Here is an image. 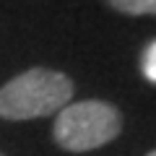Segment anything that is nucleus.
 <instances>
[{
	"mask_svg": "<svg viewBox=\"0 0 156 156\" xmlns=\"http://www.w3.org/2000/svg\"><path fill=\"white\" fill-rule=\"evenodd\" d=\"M73 99V81L60 70L31 68L18 73L0 89V117L3 120H34L60 112Z\"/></svg>",
	"mask_w": 156,
	"mask_h": 156,
	"instance_id": "1",
	"label": "nucleus"
},
{
	"mask_svg": "<svg viewBox=\"0 0 156 156\" xmlns=\"http://www.w3.org/2000/svg\"><path fill=\"white\" fill-rule=\"evenodd\" d=\"M122 130V115L101 99H86V101H70L65 104L55 117L52 138L60 148L83 154L94 151L115 140Z\"/></svg>",
	"mask_w": 156,
	"mask_h": 156,
	"instance_id": "2",
	"label": "nucleus"
},
{
	"mask_svg": "<svg viewBox=\"0 0 156 156\" xmlns=\"http://www.w3.org/2000/svg\"><path fill=\"white\" fill-rule=\"evenodd\" d=\"M107 3L128 16H156V0H107Z\"/></svg>",
	"mask_w": 156,
	"mask_h": 156,
	"instance_id": "3",
	"label": "nucleus"
},
{
	"mask_svg": "<svg viewBox=\"0 0 156 156\" xmlns=\"http://www.w3.org/2000/svg\"><path fill=\"white\" fill-rule=\"evenodd\" d=\"M143 73L151 83H156V42H151L143 55Z\"/></svg>",
	"mask_w": 156,
	"mask_h": 156,
	"instance_id": "4",
	"label": "nucleus"
},
{
	"mask_svg": "<svg viewBox=\"0 0 156 156\" xmlns=\"http://www.w3.org/2000/svg\"><path fill=\"white\" fill-rule=\"evenodd\" d=\"M146 156H156V151H151V154H146Z\"/></svg>",
	"mask_w": 156,
	"mask_h": 156,
	"instance_id": "5",
	"label": "nucleus"
},
{
	"mask_svg": "<svg viewBox=\"0 0 156 156\" xmlns=\"http://www.w3.org/2000/svg\"><path fill=\"white\" fill-rule=\"evenodd\" d=\"M0 156H3V154H0Z\"/></svg>",
	"mask_w": 156,
	"mask_h": 156,
	"instance_id": "6",
	"label": "nucleus"
}]
</instances>
